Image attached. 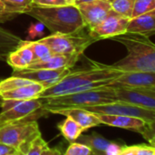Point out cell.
<instances>
[{"mask_svg":"<svg viewBox=\"0 0 155 155\" xmlns=\"http://www.w3.org/2000/svg\"><path fill=\"white\" fill-rule=\"evenodd\" d=\"M44 100L35 98L26 100H2L0 125L23 120H36L48 113L43 109Z\"/></svg>","mask_w":155,"mask_h":155,"instance_id":"52a82bcc","label":"cell"},{"mask_svg":"<svg viewBox=\"0 0 155 155\" xmlns=\"http://www.w3.org/2000/svg\"><path fill=\"white\" fill-rule=\"evenodd\" d=\"M76 142L84 143L87 145L93 152H103L104 153L105 150L109 147V145L114 142L107 140L101 134L97 132H92L88 135H80V137L76 140Z\"/></svg>","mask_w":155,"mask_h":155,"instance_id":"44dd1931","label":"cell"},{"mask_svg":"<svg viewBox=\"0 0 155 155\" xmlns=\"http://www.w3.org/2000/svg\"><path fill=\"white\" fill-rule=\"evenodd\" d=\"M57 129L64 138L70 143L75 142L80 135H82L83 132H84V129L70 117H65L62 122L58 123Z\"/></svg>","mask_w":155,"mask_h":155,"instance_id":"ffe728a7","label":"cell"},{"mask_svg":"<svg viewBox=\"0 0 155 155\" xmlns=\"http://www.w3.org/2000/svg\"><path fill=\"white\" fill-rule=\"evenodd\" d=\"M41 155H63L62 151L59 148H46Z\"/></svg>","mask_w":155,"mask_h":155,"instance_id":"836d02e7","label":"cell"},{"mask_svg":"<svg viewBox=\"0 0 155 155\" xmlns=\"http://www.w3.org/2000/svg\"><path fill=\"white\" fill-rule=\"evenodd\" d=\"M80 57L75 55H60V54H52L47 58L34 61L26 69H58L62 68L73 69L76 62L79 60Z\"/></svg>","mask_w":155,"mask_h":155,"instance_id":"2e32d148","label":"cell"},{"mask_svg":"<svg viewBox=\"0 0 155 155\" xmlns=\"http://www.w3.org/2000/svg\"><path fill=\"white\" fill-rule=\"evenodd\" d=\"M124 145H121L118 142H113L109 147L105 150L104 153L106 155H119L122 152Z\"/></svg>","mask_w":155,"mask_h":155,"instance_id":"d6a6232c","label":"cell"},{"mask_svg":"<svg viewBox=\"0 0 155 155\" xmlns=\"http://www.w3.org/2000/svg\"><path fill=\"white\" fill-rule=\"evenodd\" d=\"M23 42L18 36L0 26V54L7 56Z\"/></svg>","mask_w":155,"mask_h":155,"instance_id":"7402d4cb","label":"cell"},{"mask_svg":"<svg viewBox=\"0 0 155 155\" xmlns=\"http://www.w3.org/2000/svg\"><path fill=\"white\" fill-rule=\"evenodd\" d=\"M126 32L151 37L155 33V10L129 19Z\"/></svg>","mask_w":155,"mask_h":155,"instance_id":"e0dca14e","label":"cell"},{"mask_svg":"<svg viewBox=\"0 0 155 155\" xmlns=\"http://www.w3.org/2000/svg\"><path fill=\"white\" fill-rule=\"evenodd\" d=\"M109 87L112 88H154L155 72L131 71L124 72Z\"/></svg>","mask_w":155,"mask_h":155,"instance_id":"4fadbf2b","label":"cell"},{"mask_svg":"<svg viewBox=\"0 0 155 155\" xmlns=\"http://www.w3.org/2000/svg\"><path fill=\"white\" fill-rule=\"evenodd\" d=\"M129 18L120 16L114 10L98 25L89 29V35L98 40L110 39L113 37L124 34L126 32Z\"/></svg>","mask_w":155,"mask_h":155,"instance_id":"9c48e42d","label":"cell"},{"mask_svg":"<svg viewBox=\"0 0 155 155\" xmlns=\"http://www.w3.org/2000/svg\"><path fill=\"white\" fill-rule=\"evenodd\" d=\"M5 7L6 13L12 17L20 14H25L33 6L32 0H1Z\"/></svg>","mask_w":155,"mask_h":155,"instance_id":"603a6c76","label":"cell"},{"mask_svg":"<svg viewBox=\"0 0 155 155\" xmlns=\"http://www.w3.org/2000/svg\"><path fill=\"white\" fill-rule=\"evenodd\" d=\"M71 69H72L68 68H62L58 69H13L12 76L25 78L32 81L40 83L45 87V89H46L61 80L64 76L69 73Z\"/></svg>","mask_w":155,"mask_h":155,"instance_id":"8fae6325","label":"cell"},{"mask_svg":"<svg viewBox=\"0 0 155 155\" xmlns=\"http://www.w3.org/2000/svg\"><path fill=\"white\" fill-rule=\"evenodd\" d=\"M119 155H136L134 145L133 146H126V145H124L123 150H122V152L120 153Z\"/></svg>","mask_w":155,"mask_h":155,"instance_id":"d590c367","label":"cell"},{"mask_svg":"<svg viewBox=\"0 0 155 155\" xmlns=\"http://www.w3.org/2000/svg\"><path fill=\"white\" fill-rule=\"evenodd\" d=\"M5 19H11V16L6 13L5 5L0 0V20H5Z\"/></svg>","mask_w":155,"mask_h":155,"instance_id":"e575fe53","label":"cell"},{"mask_svg":"<svg viewBox=\"0 0 155 155\" xmlns=\"http://www.w3.org/2000/svg\"><path fill=\"white\" fill-rule=\"evenodd\" d=\"M152 10H155V0H135L132 17L140 16Z\"/></svg>","mask_w":155,"mask_h":155,"instance_id":"484cf974","label":"cell"},{"mask_svg":"<svg viewBox=\"0 0 155 155\" xmlns=\"http://www.w3.org/2000/svg\"><path fill=\"white\" fill-rule=\"evenodd\" d=\"M15 150L13 149L12 147L10 146H7V145H5L3 143H0V155H6L11 153H14Z\"/></svg>","mask_w":155,"mask_h":155,"instance_id":"8d00e7d4","label":"cell"},{"mask_svg":"<svg viewBox=\"0 0 155 155\" xmlns=\"http://www.w3.org/2000/svg\"><path fill=\"white\" fill-rule=\"evenodd\" d=\"M94 113L108 114V115H124L135 117L144 120L147 122H155V111L147 110L144 108L137 107L123 101H114L105 104L94 105L82 108Z\"/></svg>","mask_w":155,"mask_h":155,"instance_id":"ba28073f","label":"cell"},{"mask_svg":"<svg viewBox=\"0 0 155 155\" xmlns=\"http://www.w3.org/2000/svg\"><path fill=\"white\" fill-rule=\"evenodd\" d=\"M45 87L37 82H31L29 84L21 86L17 89L11 90L0 93V99L2 100H26L38 98Z\"/></svg>","mask_w":155,"mask_h":155,"instance_id":"ac0fdd59","label":"cell"},{"mask_svg":"<svg viewBox=\"0 0 155 155\" xmlns=\"http://www.w3.org/2000/svg\"><path fill=\"white\" fill-rule=\"evenodd\" d=\"M136 155H155V149L153 146L146 144L134 145Z\"/></svg>","mask_w":155,"mask_h":155,"instance_id":"1f68e13d","label":"cell"},{"mask_svg":"<svg viewBox=\"0 0 155 155\" xmlns=\"http://www.w3.org/2000/svg\"><path fill=\"white\" fill-rule=\"evenodd\" d=\"M127 49V56L113 66L124 72L148 71L155 72V45L150 37L125 32L111 37Z\"/></svg>","mask_w":155,"mask_h":155,"instance_id":"7a4b0ae2","label":"cell"},{"mask_svg":"<svg viewBox=\"0 0 155 155\" xmlns=\"http://www.w3.org/2000/svg\"><path fill=\"white\" fill-rule=\"evenodd\" d=\"M91 155H106V154H105L104 153H103V152H93Z\"/></svg>","mask_w":155,"mask_h":155,"instance_id":"ab89813d","label":"cell"},{"mask_svg":"<svg viewBox=\"0 0 155 155\" xmlns=\"http://www.w3.org/2000/svg\"><path fill=\"white\" fill-rule=\"evenodd\" d=\"M46 111L48 113L58 114L72 118L84 129V131L101 125V122L95 113L82 108H56L48 109L46 110Z\"/></svg>","mask_w":155,"mask_h":155,"instance_id":"9a60e30c","label":"cell"},{"mask_svg":"<svg viewBox=\"0 0 155 155\" xmlns=\"http://www.w3.org/2000/svg\"><path fill=\"white\" fill-rule=\"evenodd\" d=\"M64 1L66 2L67 5H75V4H74L75 0H64Z\"/></svg>","mask_w":155,"mask_h":155,"instance_id":"60d3db41","label":"cell"},{"mask_svg":"<svg viewBox=\"0 0 155 155\" xmlns=\"http://www.w3.org/2000/svg\"><path fill=\"white\" fill-rule=\"evenodd\" d=\"M117 100L155 111L154 88H114Z\"/></svg>","mask_w":155,"mask_h":155,"instance_id":"30bf717a","label":"cell"},{"mask_svg":"<svg viewBox=\"0 0 155 155\" xmlns=\"http://www.w3.org/2000/svg\"><path fill=\"white\" fill-rule=\"evenodd\" d=\"M141 134L148 143H150L151 146L154 147V123H149Z\"/></svg>","mask_w":155,"mask_h":155,"instance_id":"f546056e","label":"cell"},{"mask_svg":"<svg viewBox=\"0 0 155 155\" xmlns=\"http://www.w3.org/2000/svg\"><path fill=\"white\" fill-rule=\"evenodd\" d=\"M93 151L87 145L75 141L70 143L63 155H91Z\"/></svg>","mask_w":155,"mask_h":155,"instance_id":"4316f807","label":"cell"},{"mask_svg":"<svg viewBox=\"0 0 155 155\" xmlns=\"http://www.w3.org/2000/svg\"><path fill=\"white\" fill-rule=\"evenodd\" d=\"M25 43L31 48V50L34 54L35 61L47 58L48 57H50L53 54L51 52L50 48H48V46L46 44H45L44 42H41L40 40H35V41L25 40Z\"/></svg>","mask_w":155,"mask_h":155,"instance_id":"cb8c5ba5","label":"cell"},{"mask_svg":"<svg viewBox=\"0 0 155 155\" xmlns=\"http://www.w3.org/2000/svg\"><path fill=\"white\" fill-rule=\"evenodd\" d=\"M41 132L36 120H23L0 125V143L24 153Z\"/></svg>","mask_w":155,"mask_h":155,"instance_id":"5b68a950","label":"cell"},{"mask_svg":"<svg viewBox=\"0 0 155 155\" xmlns=\"http://www.w3.org/2000/svg\"><path fill=\"white\" fill-rule=\"evenodd\" d=\"M35 5L39 6H57L67 5L64 0H32Z\"/></svg>","mask_w":155,"mask_h":155,"instance_id":"4dcf8cb0","label":"cell"},{"mask_svg":"<svg viewBox=\"0 0 155 155\" xmlns=\"http://www.w3.org/2000/svg\"><path fill=\"white\" fill-rule=\"evenodd\" d=\"M45 28V26L40 22L31 23L27 28V35H28V37L30 38V40L36 38V37L41 38L44 36Z\"/></svg>","mask_w":155,"mask_h":155,"instance_id":"f1b7e54d","label":"cell"},{"mask_svg":"<svg viewBox=\"0 0 155 155\" xmlns=\"http://www.w3.org/2000/svg\"><path fill=\"white\" fill-rule=\"evenodd\" d=\"M89 61L92 64L89 68L75 70L71 69L69 73L57 83L45 89L38 98L45 99L64 96L108 86L124 73V71L114 68L113 65H107L90 59Z\"/></svg>","mask_w":155,"mask_h":155,"instance_id":"6da1fadb","label":"cell"},{"mask_svg":"<svg viewBox=\"0 0 155 155\" xmlns=\"http://www.w3.org/2000/svg\"><path fill=\"white\" fill-rule=\"evenodd\" d=\"M1 79H2L0 78V80H1ZM0 101H2V100H1V99H0Z\"/></svg>","mask_w":155,"mask_h":155,"instance_id":"7bdbcfd3","label":"cell"},{"mask_svg":"<svg viewBox=\"0 0 155 155\" xmlns=\"http://www.w3.org/2000/svg\"><path fill=\"white\" fill-rule=\"evenodd\" d=\"M135 0H112V10L126 18H132Z\"/></svg>","mask_w":155,"mask_h":155,"instance_id":"d4e9b609","label":"cell"},{"mask_svg":"<svg viewBox=\"0 0 155 155\" xmlns=\"http://www.w3.org/2000/svg\"><path fill=\"white\" fill-rule=\"evenodd\" d=\"M5 58H6V56H5V55H2V54H0V61L5 60Z\"/></svg>","mask_w":155,"mask_h":155,"instance_id":"b9f144b4","label":"cell"},{"mask_svg":"<svg viewBox=\"0 0 155 155\" xmlns=\"http://www.w3.org/2000/svg\"><path fill=\"white\" fill-rule=\"evenodd\" d=\"M5 60L13 69H23L33 63L35 58L31 48L26 45L25 40H23L19 47L6 56Z\"/></svg>","mask_w":155,"mask_h":155,"instance_id":"d6986e66","label":"cell"},{"mask_svg":"<svg viewBox=\"0 0 155 155\" xmlns=\"http://www.w3.org/2000/svg\"><path fill=\"white\" fill-rule=\"evenodd\" d=\"M1 102H2V101H0V107H1Z\"/></svg>","mask_w":155,"mask_h":155,"instance_id":"ee69618b","label":"cell"},{"mask_svg":"<svg viewBox=\"0 0 155 155\" xmlns=\"http://www.w3.org/2000/svg\"><path fill=\"white\" fill-rule=\"evenodd\" d=\"M43 100V109L45 111L56 108H84L88 106L110 103L117 100L114 89L109 86L64 96L45 98Z\"/></svg>","mask_w":155,"mask_h":155,"instance_id":"277c9868","label":"cell"},{"mask_svg":"<svg viewBox=\"0 0 155 155\" xmlns=\"http://www.w3.org/2000/svg\"><path fill=\"white\" fill-rule=\"evenodd\" d=\"M38 40L48 46L53 54L81 57L85 49L97 40L83 31L75 34H51Z\"/></svg>","mask_w":155,"mask_h":155,"instance_id":"8992f818","label":"cell"},{"mask_svg":"<svg viewBox=\"0 0 155 155\" xmlns=\"http://www.w3.org/2000/svg\"><path fill=\"white\" fill-rule=\"evenodd\" d=\"M90 1H94V0H75V2H74V4H75V5H79V4H81V3H85V2H90ZM108 1H112V0H108Z\"/></svg>","mask_w":155,"mask_h":155,"instance_id":"74e56055","label":"cell"},{"mask_svg":"<svg viewBox=\"0 0 155 155\" xmlns=\"http://www.w3.org/2000/svg\"><path fill=\"white\" fill-rule=\"evenodd\" d=\"M85 27L88 29L102 22L111 12V2L108 0H94L76 5Z\"/></svg>","mask_w":155,"mask_h":155,"instance_id":"7c38bea8","label":"cell"},{"mask_svg":"<svg viewBox=\"0 0 155 155\" xmlns=\"http://www.w3.org/2000/svg\"><path fill=\"white\" fill-rule=\"evenodd\" d=\"M25 15L42 23L51 34H75L85 27L82 16L75 5L57 6L35 5Z\"/></svg>","mask_w":155,"mask_h":155,"instance_id":"3957f363","label":"cell"},{"mask_svg":"<svg viewBox=\"0 0 155 155\" xmlns=\"http://www.w3.org/2000/svg\"><path fill=\"white\" fill-rule=\"evenodd\" d=\"M46 148H48L47 143L43 139L42 135H39L31 143L25 155H41Z\"/></svg>","mask_w":155,"mask_h":155,"instance_id":"83f0119b","label":"cell"},{"mask_svg":"<svg viewBox=\"0 0 155 155\" xmlns=\"http://www.w3.org/2000/svg\"><path fill=\"white\" fill-rule=\"evenodd\" d=\"M6 155H25V153H22V152H20V151H15L14 153H11Z\"/></svg>","mask_w":155,"mask_h":155,"instance_id":"f35d334b","label":"cell"},{"mask_svg":"<svg viewBox=\"0 0 155 155\" xmlns=\"http://www.w3.org/2000/svg\"><path fill=\"white\" fill-rule=\"evenodd\" d=\"M95 115L99 119L101 124L129 130L138 133H142L149 123H155V122H147L140 118L124 116V115H108V114H99V113H95Z\"/></svg>","mask_w":155,"mask_h":155,"instance_id":"5bb4252c","label":"cell"}]
</instances>
